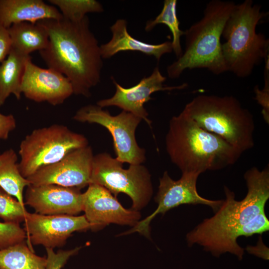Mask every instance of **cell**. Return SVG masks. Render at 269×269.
Masks as SVG:
<instances>
[{"label": "cell", "instance_id": "cell-7", "mask_svg": "<svg viewBox=\"0 0 269 269\" xmlns=\"http://www.w3.org/2000/svg\"><path fill=\"white\" fill-rule=\"evenodd\" d=\"M88 145L87 138L62 125L33 130L19 145L18 167L27 178L41 168L55 163L71 151Z\"/></svg>", "mask_w": 269, "mask_h": 269}, {"label": "cell", "instance_id": "cell-22", "mask_svg": "<svg viewBox=\"0 0 269 269\" xmlns=\"http://www.w3.org/2000/svg\"><path fill=\"white\" fill-rule=\"evenodd\" d=\"M46 258L36 255L26 242L0 250V269H45Z\"/></svg>", "mask_w": 269, "mask_h": 269}, {"label": "cell", "instance_id": "cell-5", "mask_svg": "<svg viewBox=\"0 0 269 269\" xmlns=\"http://www.w3.org/2000/svg\"><path fill=\"white\" fill-rule=\"evenodd\" d=\"M252 0L236 4L222 33V52L227 71L239 78L250 76L256 66L269 57V42L256 31L267 15Z\"/></svg>", "mask_w": 269, "mask_h": 269}, {"label": "cell", "instance_id": "cell-2", "mask_svg": "<svg viewBox=\"0 0 269 269\" xmlns=\"http://www.w3.org/2000/svg\"><path fill=\"white\" fill-rule=\"evenodd\" d=\"M37 22L49 36L47 47L39 51L48 67L69 79L73 94L89 97L91 89L100 81L103 58L88 17L77 21L62 17Z\"/></svg>", "mask_w": 269, "mask_h": 269}, {"label": "cell", "instance_id": "cell-17", "mask_svg": "<svg viewBox=\"0 0 269 269\" xmlns=\"http://www.w3.org/2000/svg\"><path fill=\"white\" fill-rule=\"evenodd\" d=\"M128 22L122 18L117 19L110 27L112 33L111 40L100 46L103 59H109L121 51H139L154 56L157 61L166 53L172 51L171 42L166 41L158 44L148 43L132 37L128 31Z\"/></svg>", "mask_w": 269, "mask_h": 269}, {"label": "cell", "instance_id": "cell-21", "mask_svg": "<svg viewBox=\"0 0 269 269\" xmlns=\"http://www.w3.org/2000/svg\"><path fill=\"white\" fill-rule=\"evenodd\" d=\"M15 151L8 149L0 152V187L25 206L23 191L30 185L21 174Z\"/></svg>", "mask_w": 269, "mask_h": 269}, {"label": "cell", "instance_id": "cell-3", "mask_svg": "<svg viewBox=\"0 0 269 269\" xmlns=\"http://www.w3.org/2000/svg\"><path fill=\"white\" fill-rule=\"evenodd\" d=\"M165 147L171 161L182 173L221 170L235 164L242 154L182 112L169 121Z\"/></svg>", "mask_w": 269, "mask_h": 269}, {"label": "cell", "instance_id": "cell-28", "mask_svg": "<svg viewBox=\"0 0 269 269\" xmlns=\"http://www.w3.org/2000/svg\"><path fill=\"white\" fill-rule=\"evenodd\" d=\"M269 66L266 64L265 71V86L263 89H260L255 86L254 92L256 94L255 99L262 107V114L265 122L269 123Z\"/></svg>", "mask_w": 269, "mask_h": 269}, {"label": "cell", "instance_id": "cell-27", "mask_svg": "<svg viewBox=\"0 0 269 269\" xmlns=\"http://www.w3.org/2000/svg\"><path fill=\"white\" fill-rule=\"evenodd\" d=\"M81 247L68 250H59L55 252L53 249L45 248L47 257L45 269H62L70 258L76 254Z\"/></svg>", "mask_w": 269, "mask_h": 269}, {"label": "cell", "instance_id": "cell-12", "mask_svg": "<svg viewBox=\"0 0 269 269\" xmlns=\"http://www.w3.org/2000/svg\"><path fill=\"white\" fill-rule=\"evenodd\" d=\"M94 156L92 148L88 145L40 168L27 179L32 185L55 184L81 190L91 182Z\"/></svg>", "mask_w": 269, "mask_h": 269}, {"label": "cell", "instance_id": "cell-11", "mask_svg": "<svg viewBox=\"0 0 269 269\" xmlns=\"http://www.w3.org/2000/svg\"><path fill=\"white\" fill-rule=\"evenodd\" d=\"M24 230L26 243L32 251V244L54 249L63 246L75 232L91 229L85 215H42L27 212Z\"/></svg>", "mask_w": 269, "mask_h": 269}, {"label": "cell", "instance_id": "cell-8", "mask_svg": "<svg viewBox=\"0 0 269 269\" xmlns=\"http://www.w3.org/2000/svg\"><path fill=\"white\" fill-rule=\"evenodd\" d=\"M123 164L107 152L94 155L90 183L105 187L115 197L120 193L128 195L132 200V209L139 211L153 194L151 175L141 164H130L128 169Z\"/></svg>", "mask_w": 269, "mask_h": 269}, {"label": "cell", "instance_id": "cell-1", "mask_svg": "<svg viewBox=\"0 0 269 269\" xmlns=\"http://www.w3.org/2000/svg\"><path fill=\"white\" fill-rule=\"evenodd\" d=\"M244 176L248 189L245 198L236 200L234 192L225 186L226 198L221 207L186 235L189 247L198 244L214 257L229 253L242 260L244 249L238 244V238L269 230V219L260 213L269 199V166L261 170L253 167Z\"/></svg>", "mask_w": 269, "mask_h": 269}, {"label": "cell", "instance_id": "cell-6", "mask_svg": "<svg viewBox=\"0 0 269 269\" xmlns=\"http://www.w3.org/2000/svg\"><path fill=\"white\" fill-rule=\"evenodd\" d=\"M181 112L242 153L254 146L253 116L233 96L199 95Z\"/></svg>", "mask_w": 269, "mask_h": 269}, {"label": "cell", "instance_id": "cell-10", "mask_svg": "<svg viewBox=\"0 0 269 269\" xmlns=\"http://www.w3.org/2000/svg\"><path fill=\"white\" fill-rule=\"evenodd\" d=\"M200 174L196 173H182L177 180H174L165 171L159 178L158 191L154 197L157 207L150 215L140 220L131 230L120 235L138 232L150 238V224L158 214L164 215L169 210L184 204L207 205L216 212L221 207L223 200H214L201 196L197 192V181Z\"/></svg>", "mask_w": 269, "mask_h": 269}, {"label": "cell", "instance_id": "cell-15", "mask_svg": "<svg viewBox=\"0 0 269 269\" xmlns=\"http://www.w3.org/2000/svg\"><path fill=\"white\" fill-rule=\"evenodd\" d=\"M22 94L36 102H46L56 106L73 94L72 85L64 75L56 70L41 68L26 61L21 84Z\"/></svg>", "mask_w": 269, "mask_h": 269}, {"label": "cell", "instance_id": "cell-4", "mask_svg": "<svg viewBox=\"0 0 269 269\" xmlns=\"http://www.w3.org/2000/svg\"><path fill=\"white\" fill-rule=\"evenodd\" d=\"M235 5L233 1L221 0L207 3L202 18L184 31L185 49L167 67L169 78H178L187 69H206L215 75L227 71L221 38L225 24Z\"/></svg>", "mask_w": 269, "mask_h": 269}, {"label": "cell", "instance_id": "cell-29", "mask_svg": "<svg viewBox=\"0 0 269 269\" xmlns=\"http://www.w3.org/2000/svg\"><path fill=\"white\" fill-rule=\"evenodd\" d=\"M16 128V121L12 115L0 113V140L8 138L9 134Z\"/></svg>", "mask_w": 269, "mask_h": 269}, {"label": "cell", "instance_id": "cell-24", "mask_svg": "<svg viewBox=\"0 0 269 269\" xmlns=\"http://www.w3.org/2000/svg\"><path fill=\"white\" fill-rule=\"evenodd\" d=\"M57 6L63 18L72 21L83 19L89 12H101L103 5L95 0H49Z\"/></svg>", "mask_w": 269, "mask_h": 269}, {"label": "cell", "instance_id": "cell-16", "mask_svg": "<svg viewBox=\"0 0 269 269\" xmlns=\"http://www.w3.org/2000/svg\"><path fill=\"white\" fill-rule=\"evenodd\" d=\"M25 205L42 215H76L82 211L80 190L55 184L27 187Z\"/></svg>", "mask_w": 269, "mask_h": 269}, {"label": "cell", "instance_id": "cell-23", "mask_svg": "<svg viewBox=\"0 0 269 269\" xmlns=\"http://www.w3.org/2000/svg\"><path fill=\"white\" fill-rule=\"evenodd\" d=\"M177 3L176 0H165L159 14L154 19L146 22L145 30L150 31L158 24H164L168 26L172 35L171 41L172 51L178 58L183 52L180 38L184 35V31L180 28V22L176 12Z\"/></svg>", "mask_w": 269, "mask_h": 269}, {"label": "cell", "instance_id": "cell-25", "mask_svg": "<svg viewBox=\"0 0 269 269\" xmlns=\"http://www.w3.org/2000/svg\"><path fill=\"white\" fill-rule=\"evenodd\" d=\"M27 212L25 206L0 187V218L4 222L19 224Z\"/></svg>", "mask_w": 269, "mask_h": 269}, {"label": "cell", "instance_id": "cell-30", "mask_svg": "<svg viewBox=\"0 0 269 269\" xmlns=\"http://www.w3.org/2000/svg\"><path fill=\"white\" fill-rule=\"evenodd\" d=\"M11 48V42L7 28L0 23V62L8 55Z\"/></svg>", "mask_w": 269, "mask_h": 269}, {"label": "cell", "instance_id": "cell-18", "mask_svg": "<svg viewBox=\"0 0 269 269\" xmlns=\"http://www.w3.org/2000/svg\"><path fill=\"white\" fill-rule=\"evenodd\" d=\"M62 17L55 6L41 0H0V23L6 28L22 22L36 23L45 19Z\"/></svg>", "mask_w": 269, "mask_h": 269}, {"label": "cell", "instance_id": "cell-13", "mask_svg": "<svg viewBox=\"0 0 269 269\" xmlns=\"http://www.w3.org/2000/svg\"><path fill=\"white\" fill-rule=\"evenodd\" d=\"M82 211L94 231L110 224L133 227L141 218L139 211L125 208L109 190L94 183L82 193Z\"/></svg>", "mask_w": 269, "mask_h": 269}, {"label": "cell", "instance_id": "cell-19", "mask_svg": "<svg viewBox=\"0 0 269 269\" xmlns=\"http://www.w3.org/2000/svg\"><path fill=\"white\" fill-rule=\"evenodd\" d=\"M30 57L11 48L6 58L0 64V106L11 94L17 100L20 99L22 79L26 61Z\"/></svg>", "mask_w": 269, "mask_h": 269}, {"label": "cell", "instance_id": "cell-26", "mask_svg": "<svg viewBox=\"0 0 269 269\" xmlns=\"http://www.w3.org/2000/svg\"><path fill=\"white\" fill-rule=\"evenodd\" d=\"M26 233L19 224L0 222V250L24 242Z\"/></svg>", "mask_w": 269, "mask_h": 269}, {"label": "cell", "instance_id": "cell-9", "mask_svg": "<svg viewBox=\"0 0 269 269\" xmlns=\"http://www.w3.org/2000/svg\"><path fill=\"white\" fill-rule=\"evenodd\" d=\"M73 119L79 122L97 124L106 128L112 135L116 157L123 163L142 164L146 159L145 150L136 140V129L142 120L132 113L122 111L112 116L96 105L81 107Z\"/></svg>", "mask_w": 269, "mask_h": 269}, {"label": "cell", "instance_id": "cell-20", "mask_svg": "<svg viewBox=\"0 0 269 269\" xmlns=\"http://www.w3.org/2000/svg\"><path fill=\"white\" fill-rule=\"evenodd\" d=\"M11 48L21 54L29 56L31 52L46 48L49 36L46 29L36 22L15 23L7 28Z\"/></svg>", "mask_w": 269, "mask_h": 269}, {"label": "cell", "instance_id": "cell-14", "mask_svg": "<svg viewBox=\"0 0 269 269\" xmlns=\"http://www.w3.org/2000/svg\"><path fill=\"white\" fill-rule=\"evenodd\" d=\"M165 76L161 73L159 67L154 68L152 73L144 77L135 85L126 88L118 83L114 78L116 92L111 98L102 99L97 105L102 108L116 106L143 120L151 128V121L148 118V113L144 105L151 99V95L157 91L181 90L187 87V83L174 86H166L163 84Z\"/></svg>", "mask_w": 269, "mask_h": 269}]
</instances>
